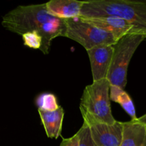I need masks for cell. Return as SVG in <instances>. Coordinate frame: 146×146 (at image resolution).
Listing matches in <instances>:
<instances>
[{
  "label": "cell",
  "mask_w": 146,
  "mask_h": 146,
  "mask_svg": "<svg viewBox=\"0 0 146 146\" xmlns=\"http://www.w3.org/2000/svg\"><path fill=\"white\" fill-rule=\"evenodd\" d=\"M1 25L7 30L22 36L29 31H37L42 36L40 51L44 54L50 52L54 38L64 36L66 20L50 15L46 4L18 6L3 17Z\"/></svg>",
  "instance_id": "6da1fadb"
},
{
  "label": "cell",
  "mask_w": 146,
  "mask_h": 146,
  "mask_svg": "<svg viewBox=\"0 0 146 146\" xmlns=\"http://www.w3.org/2000/svg\"><path fill=\"white\" fill-rule=\"evenodd\" d=\"M117 17L133 26L135 33L146 37V1L90 0L84 1L80 17Z\"/></svg>",
  "instance_id": "7a4b0ae2"
},
{
  "label": "cell",
  "mask_w": 146,
  "mask_h": 146,
  "mask_svg": "<svg viewBox=\"0 0 146 146\" xmlns=\"http://www.w3.org/2000/svg\"><path fill=\"white\" fill-rule=\"evenodd\" d=\"M110 86L107 79H103L93 81L84 88L80 104L84 123L89 125L115 122L110 106Z\"/></svg>",
  "instance_id": "3957f363"
},
{
  "label": "cell",
  "mask_w": 146,
  "mask_h": 146,
  "mask_svg": "<svg viewBox=\"0 0 146 146\" xmlns=\"http://www.w3.org/2000/svg\"><path fill=\"white\" fill-rule=\"evenodd\" d=\"M145 38V35L133 33L127 34L114 44V52L107 76L110 86H117L124 89L127 84L130 60Z\"/></svg>",
  "instance_id": "277c9868"
},
{
  "label": "cell",
  "mask_w": 146,
  "mask_h": 146,
  "mask_svg": "<svg viewBox=\"0 0 146 146\" xmlns=\"http://www.w3.org/2000/svg\"><path fill=\"white\" fill-rule=\"evenodd\" d=\"M66 27L65 37L80 44L86 51L97 46L114 45L117 41L110 33L80 18L66 19Z\"/></svg>",
  "instance_id": "5b68a950"
},
{
  "label": "cell",
  "mask_w": 146,
  "mask_h": 146,
  "mask_svg": "<svg viewBox=\"0 0 146 146\" xmlns=\"http://www.w3.org/2000/svg\"><path fill=\"white\" fill-rule=\"evenodd\" d=\"M95 146H120L123 139V122L113 124L94 123L88 125Z\"/></svg>",
  "instance_id": "8992f818"
},
{
  "label": "cell",
  "mask_w": 146,
  "mask_h": 146,
  "mask_svg": "<svg viewBox=\"0 0 146 146\" xmlns=\"http://www.w3.org/2000/svg\"><path fill=\"white\" fill-rule=\"evenodd\" d=\"M114 52V45L97 46L87 50L93 81L107 79Z\"/></svg>",
  "instance_id": "52a82bcc"
},
{
  "label": "cell",
  "mask_w": 146,
  "mask_h": 146,
  "mask_svg": "<svg viewBox=\"0 0 146 146\" xmlns=\"http://www.w3.org/2000/svg\"><path fill=\"white\" fill-rule=\"evenodd\" d=\"M84 21L92 24L94 27L110 33L117 41L129 34L135 33L134 27L125 20L117 17H79ZM136 34V33H135Z\"/></svg>",
  "instance_id": "ba28073f"
},
{
  "label": "cell",
  "mask_w": 146,
  "mask_h": 146,
  "mask_svg": "<svg viewBox=\"0 0 146 146\" xmlns=\"http://www.w3.org/2000/svg\"><path fill=\"white\" fill-rule=\"evenodd\" d=\"M83 3L77 0H51L45 4L50 15L66 20L79 18Z\"/></svg>",
  "instance_id": "9c48e42d"
},
{
  "label": "cell",
  "mask_w": 146,
  "mask_h": 146,
  "mask_svg": "<svg viewBox=\"0 0 146 146\" xmlns=\"http://www.w3.org/2000/svg\"><path fill=\"white\" fill-rule=\"evenodd\" d=\"M146 142V126L130 120L123 122V139L120 146H144Z\"/></svg>",
  "instance_id": "30bf717a"
},
{
  "label": "cell",
  "mask_w": 146,
  "mask_h": 146,
  "mask_svg": "<svg viewBox=\"0 0 146 146\" xmlns=\"http://www.w3.org/2000/svg\"><path fill=\"white\" fill-rule=\"evenodd\" d=\"M38 113L47 136L50 138L57 139L60 136L62 128L64 115L63 108L60 106L54 111H38Z\"/></svg>",
  "instance_id": "8fae6325"
},
{
  "label": "cell",
  "mask_w": 146,
  "mask_h": 146,
  "mask_svg": "<svg viewBox=\"0 0 146 146\" xmlns=\"http://www.w3.org/2000/svg\"><path fill=\"white\" fill-rule=\"evenodd\" d=\"M110 99L114 102L119 104L131 118V120L135 121L137 119L136 116L135 108L134 104L127 92L124 89L117 86H110Z\"/></svg>",
  "instance_id": "7c38bea8"
},
{
  "label": "cell",
  "mask_w": 146,
  "mask_h": 146,
  "mask_svg": "<svg viewBox=\"0 0 146 146\" xmlns=\"http://www.w3.org/2000/svg\"><path fill=\"white\" fill-rule=\"evenodd\" d=\"M38 111H54L60 108L57 98L51 93H43L38 96L36 99Z\"/></svg>",
  "instance_id": "4fadbf2b"
},
{
  "label": "cell",
  "mask_w": 146,
  "mask_h": 146,
  "mask_svg": "<svg viewBox=\"0 0 146 146\" xmlns=\"http://www.w3.org/2000/svg\"><path fill=\"white\" fill-rule=\"evenodd\" d=\"M22 39L24 44L29 48L34 49H40L42 42V36L37 31H29L23 34Z\"/></svg>",
  "instance_id": "5bb4252c"
},
{
  "label": "cell",
  "mask_w": 146,
  "mask_h": 146,
  "mask_svg": "<svg viewBox=\"0 0 146 146\" xmlns=\"http://www.w3.org/2000/svg\"><path fill=\"white\" fill-rule=\"evenodd\" d=\"M77 133L80 137V145L79 146H95L92 140L90 128L87 124L83 123L82 127Z\"/></svg>",
  "instance_id": "9a60e30c"
},
{
  "label": "cell",
  "mask_w": 146,
  "mask_h": 146,
  "mask_svg": "<svg viewBox=\"0 0 146 146\" xmlns=\"http://www.w3.org/2000/svg\"><path fill=\"white\" fill-rule=\"evenodd\" d=\"M80 145V137L78 133H75L73 136L68 138H62L60 146H79Z\"/></svg>",
  "instance_id": "2e32d148"
},
{
  "label": "cell",
  "mask_w": 146,
  "mask_h": 146,
  "mask_svg": "<svg viewBox=\"0 0 146 146\" xmlns=\"http://www.w3.org/2000/svg\"><path fill=\"white\" fill-rule=\"evenodd\" d=\"M137 121L140 122V123L143 124L145 126H146V113L144 114L143 115H142L140 118H137Z\"/></svg>",
  "instance_id": "e0dca14e"
},
{
  "label": "cell",
  "mask_w": 146,
  "mask_h": 146,
  "mask_svg": "<svg viewBox=\"0 0 146 146\" xmlns=\"http://www.w3.org/2000/svg\"><path fill=\"white\" fill-rule=\"evenodd\" d=\"M144 146H146V142H145V145H144Z\"/></svg>",
  "instance_id": "ac0fdd59"
}]
</instances>
